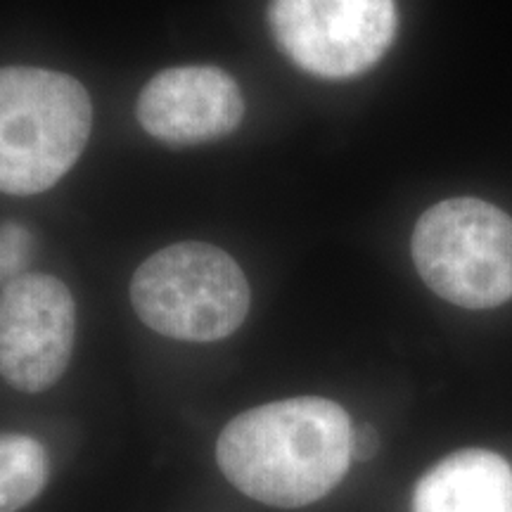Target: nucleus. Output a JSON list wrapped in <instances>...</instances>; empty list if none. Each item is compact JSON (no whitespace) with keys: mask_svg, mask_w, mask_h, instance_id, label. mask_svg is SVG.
I'll use <instances>...</instances> for the list:
<instances>
[{"mask_svg":"<svg viewBox=\"0 0 512 512\" xmlns=\"http://www.w3.org/2000/svg\"><path fill=\"white\" fill-rule=\"evenodd\" d=\"M347 411L320 396H297L240 413L223 427L216 460L235 489L275 508L328 496L351 460Z\"/></svg>","mask_w":512,"mask_h":512,"instance_id":"nucleus-1","label":"nucleus"},{"mask_svg":"<svg viewBox=\"0 0 512 512\" xmlns=\"http://www.w3.org/2000/svg\"><path fill=\"white\" fill-rule=\"evenodd\" d=\"M93 107L74 76L41 67L0 69V192L38 195L79 162Z\"/></svg>","mask_w":512,"mask_h":512,"instance_id":"nucleus-2","label":"nucleus"},{"mask_svg":"<svg viewBox=\"0 0 512 512\" xmlns=\"http://www.w3.org/2000/svg\"><path fill=\"white\" fill-rule=\"evenodd\" d=\"M147 328L183 342H219L245 323L252 292L233 259L207 242H178L147 256L131 280Z\"/></svg>","mask_w":512,"mask_h":512,"instance_id":"nucleus-3","label":"nucleus"},{"mask_svg":"<svg viewBox=\"0 0 512 512\" xmlns=\"http://www.w3.org/2000/svg\"><path fill=\"white\" fill-rule=\"evenodd\" d=\"M413 261L432 292L463 309L512 299V219L477 197L434 204L413 230Z\"/></svg>","mask_w":512,"mask_h":512,"instance_id":"nucleus-4","label":"nucleus"},{"mask_svg":"<svg viewBox=\"0 0 512 512\" xmlns=\"http://www.w3.org/2000/svg\"><path fill=\"white\" fill-rule=\"evenodd\" d=\"M268 27L302 72L351 79L392 48L399 12L394 0H271Z\"/></svg>","mask_w":512,"mask_h":512,"instance_id":"nucleus-5","label":"nucleus"},{"mask_svg":"<svg viewBox=\"0 0 512 512\" xmlns=\"http://www.w3.org/2000/svg\"><path fill=\"white\" fill-rule=\"evenodd\" d=\"M76 304L55 275H19L0 292V375L19 392H46L74 349Z\"/></svg>","mask_w":512,"mask_h":512,"instance_id":"nucleus-6","label":"nucleus"},{"mask_svg":"<svg viewBox=\"0 0 512 512\" xmlns=\"http://www.w3.org/2000/svg\"><path fill=\"white\" fill-rule=\"evenodd\" d=\"M145 133L171 145L226 138L245 117L238 81L219 67H171L152 76L138 95Z\"/></svg>","mask_w":512,"mask_h":512,"instance_id":"nucleus-7","label":"nucleus"},{"mask_svg":"<svg viewBox=\"0 0 512 512\" xmlns=\"http://www.w3.org/2000/svg\"><path fill=\"white\" fill-rule=\"evenodd\" d=\"M413 512H512V467L482 448L453 453L415 486Z\"/></svg>","mask_w":512,"mask_h":512,"instance_id":"nucleus-8","label":"nucleus"},{"mask_svg":"<svg viewBox=\"0 0 512 512\" xmlns=\"http://www.w3.org/2000/svg\"><path fill=\"white\" fill-rule=\"evenodd\" d=\"M48 453L27 434H0V512H17L48 482Z\"/></svg>","mask_w":512,"mask_h":512,"instance_id":"nucleus-9","label":"nucleus"},{"mask_svg":"<svg viewBox=\"0 0 512 512\" xmlns=\"http://www.w3.org/2000/svg\"><path fill=\"white\" fill-rule=\"evenodd\" d=\"M31 249V233L19 223H3L0 226V283L10 285L19 278L22 268L27 266Z\"/></svg>","mask_w":512,"mask_h":512,"instance_id":"nucleus-10","label":"nucleus"},{"mask_svg":"<svg viewBox=\"0 0 512 512\" xmlns=\"http://www.w3.org/2000/svg\"><path fill=\"white\" fill-rule=\"evenodd\" d=\"M377 432L370 425H361L354 430V439H351V456L354 460H370L377 453Z\"/></svg>","mask_w":512,"mask_h":512,"instance_id":"nucleus-11","label":"nucleus"}]
</instances>
